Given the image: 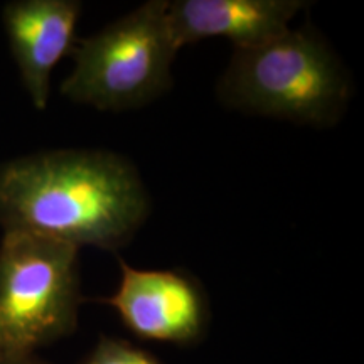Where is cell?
I'll list each match as a JSON object with an SVG mask.
<instances>
[{"mask_svg":"<svg viewBox=\"0 0 364 364\" xmlns=\"http://www.w3.org/2000/svg\"><path fill=\"white\" fill-rule=\"evenodd\" d=\"M130 161L105 150H51L0 167V226L71 245L117 250L149 215Z\"/></svg>","mask_w":364,"mask_h":364,"instance_id":"1","label":"cell"},{"mask_svg":"<svg viewBox=\"0 0 364 364\" xmlns=\"http://www.w3.org/2000/svg\"><path fill=\"white\" fill-rule=\"evenodd\" d=\"M216 91L233 110L329 127L344 115L351 81L326 41L300 27L255 48L235 49Z\"/></svg>","mask_w":364,"mask_h":364,"instance_id":"2","label":"cell"},{"mask_svg":"<svg viewBox=\"0 0 364 364\" xmlns=\"http://www.w3.org/2000/svg\"><path fill=\"white\" fill-rule=\"evenodd\" d=\"M169 0H149L73 48L61 93L103 112L140 108L171 90L179 49L167 21Z\"/></svg>","mask_w":364,"mask_h":364,"instance_id":"3","label":"cell"},{"mask_svg":"<svg viewBox=\"0 0 364 364\" xmlns=\"http://www.w3.org/2000/svg\"><path fill=\"white\" fill-rule=\"evenodd\" d=\"M80 248L22 231L0 241V358L34 356L78 324Z\"/></svg>","mask_w":364,"mask_h":364,"instance_id":"4","label":"cell"},{"mask_svg":"<svg viewBox=\"0 0 364 364\" xmlns=\"http://www.w3.org/2000/svg\"><path fill=\"white\" fill-rule=\"evenodd\" d=\"M117 292L103 299L115 309L127 329L147 341L177 346L199 343L209 324L203 287L176 270H140L120 260Z\"/></svg>","mask_w":364,"mask_h":364,"instance_id":"5","label":"cell"},{"mask_svg":"<svg viewBox=\"0 0 364 364\" xmlns=\"http://www.w3.org/2000/svg\"><path fill=\"white\" fill-rule=\"evenodd\" d=\"M81 14L78 0H16L4 7L11 51L38 110H46L54 66L73 53Z\"/></svg>","mask_w":364,"mask_h":364,"instance_id":"6","label":"cell"},{"mask_svg":"<svg viewBox=\"0 0 364 364\" xmlns=\"http://www.w3.org/2000/svg\"><path fill=\"white\" fill-rule=\"evenodd\" d=\"M304 7L302 0H174L167 21L177 49L215 38L248 49L285 34Z\"/></svg>","mask_w":364,"mask_h":364,"instance_id":"7","label":"cell"},{"mask_svg":"<svg viewBox=\"0 0 364 364\" xmlns=\"http://www.w3.org/2000/svg\"><path fill=\"white\" fill-rule=\"evenodd\" d=\"M83 364H162L142 348L127 343L124 339L102 336L91 349Z\"/></svg>","mask_w":364,"mask_h":364,"instance_id":"8","label":"cell"},{"mask_svg":"<svg viewBox=\"0 0 364 364\" xmlns=\"http://www.w3.org/2000/svg\"><path fill=\"white\" fill-rule=\"evenodd\" d=\"M0 364H44L34 356L26 358H0Z\"/></svg>","mask_w":364,"mask_h":364,"instance_id":"9","label":"cell"}]
</instances>
